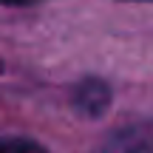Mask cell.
Masks as SVG:
<instances>
[{"mask_svg":"<svg viewBox=\"0 0 153 153\" xmlns=\"http://www.w3.org/2000/svg\"><path fill=\"white\" fill-rule=\"evenodd\" d=\"M97 153H153V133L142 125H125L108 133Z\"/></svg>","mask_w":153,"mask_h":153,"instance_id":"7a4b0ae2","label":"cell"},{"mask_svg":"<svg viewBox=\"0 0 153 153\" xmlns=\"http://www.w3.org/2000/svg\"><path fill=\"white\" fill-rule=\"evenodd\" d=\"M71 105L79 116L85 119H99V116L108 111L111 105V88L105 79H97V76H88V79L76 82L71 91Z\"/></svg>","mask_w":153,"mask_h":153,"instance_id":"6da1fadb","label":"cell"},{"mask_svg":"<svg viewBox=\"0 0 153 153\" xmlns=\"http://www.w3.org/2000/svg\"><path fill=\"white\" fill-rule=\"evenodd\" d=\"M0 153H48V150L26 136H0Z\"/></svg>","mask_w":153,"mask_h":153,"instance_id":"3957f363","label":"cell"},{"mask_svg":"<svg viewBox=\"0 0 153 153\" xmlns=\"http://www.w3.org/2000/svg\"><path fill=\"white\" fill-rule=\"evenodd\" d=\"M3 6H31V3H37V0H0Z\"/></svg>","mask_w":153,"mask_h":153,"instance_id":"277c9868","label":"cell"},{"mask_svg":"<svg viewBox=\"0 0 153 153\" xmlns=\"http://www.w3.org/2000/svg\"><path fill=\"white\" fill-rule=\"evenodd\" d=\"M0 71H3V62H0Z\"/></svg>","mask_w":153,"mask_h":153,"instance_id":"5b68a950","label":"cell"}]
</instances>
